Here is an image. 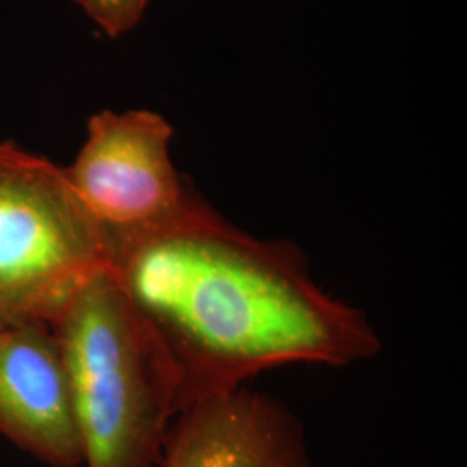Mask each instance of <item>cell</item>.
Returning a JSON list of instances; mask_svg holds the SVG:
<instances>
[{"label": "cell", "instance_id": "cell-1", "mask_svg": "<svg viewBox=\"0 0 467 467\" xmlns=\"http://www.w3.org/2000/svg\"><path fill=\"white\" fill-rule=\"evenodd\" d=\"M113 277L167 348L181 414L270 368L376 357L368 316L318 285L300 248L260 239L206 204L109 246Z\"/></svg>", "mask_w": 467, "mask_h": 467}, {"label": "cell", "instance_id": "cell-2", "mask_svg": "<svg viewBox=\"0 0 467 467\" xmlns=\"http://www.w3.org/2000/svg\"><path fill=\"white\" fill-rule=\"evenodd\" d=\"M85 467H156L181 414V379L163 341L99 270L52 326Z\"/></svg>", "mask_w": 467, "mask_h": 467}, {"label": "cell", "instance_id": "cell-3", "mask_svg": "<svg viewBox=\"0 0 467 467\" xmlns=\"http://www.w3.org/2000/svg\"><path fill=\"white\" fill-rule=\"evenodd\" d=\"M109 250L65 168L0 142V329L54 326Z\"/></svg>", "mask_w": 467, "mask_h": 467}, {"label": "cell", "instance_id": "cell-4", "mask_svg": "<svg viewBox=\"0 0 467 467\" xmlns=\"http://www.w3.org/2000/svg\"><path fill=\"white\" fill-rule=\"evenodd\" d=\"M171 139L170 121L150 109H106L88 119L84 146L65 175L108 250L206 206L173 165Z\"/></svg>", "mask_w": 467, "mask_h": 467}, {"label": "cell", "instance_id": "cell-5", "mask_svg": "<svg viewBox=\"0 0 467 467\" xmlns=\"http://www.w3.org/2000/svg\"><path fill=\"white\" fill-rule=\"evenodd\" d=\"M158 467H314L295 412L246 384L173 420Z\"/></svg>", "mask_w": 467, "mask_h": 467}, {"label": "cell", "instance_id": "cell-6", "mask_svg": "<svg viewBox=\"0 0 467 467\" xmlns=\"http://www.w3.org/2000/svg\"><path fill=\"white\" fill-rule=\"evenodd\" d=\"M0 434L49 466L84 464L67 368L49 324L0 329Z\"/></svg>", "mask_w": 467, "mask_h": 467}, {"label": "cell", "instance_id": "cell-7", "mask_svg": "<svg viewBox=\"0 0 467 467\" xmlns=\"http://www.w3.org/2000/svg\"><path fill=\"white\" fill-rule=\"evenodd\" d=\"M88 17L109 36L127 34L144 16L150 0H77Z\"/></svg>", "mask_w": 467, "mask_h": 467}]
</instances>
